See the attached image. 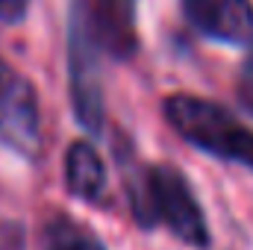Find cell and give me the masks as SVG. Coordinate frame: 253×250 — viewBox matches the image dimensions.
I'll use <instances>...</instances> for the list:
<instances>
[{"instance_id":"1","label":"cell","mask_w":253,"mask_h":250,"mask_svg":"<svg viewBox=\"0 0 253 250\" xmlns=\"http://www.w3.org/2000/svg\"><path fill=\"white\" fill-rule=\"evenodd\" d=\"M126 197L138 227H168L183 245L209 248V224L191 191V183L174 165H150L126 177Z\"/></svg>"},{"instance_id":"2","label":"cell","mask_w":253,"mask_h":250,"mask_svg":"<svg viewBox=\"0 0 253 250\" xmlns=\"http://www.w3.org/2000/svg\"><path fill=\"white\" fill-rule=\"evenodd\" d=\"M165 121L191 147L253 171V129L230 109L194 94H171L162 103Z\"/></svg>"},{"instance_id":"3","label":"cell","mask_w":253,"mask_h":250,"mask_svg":"<svg viewBox=\"0 0 253 250\" xmlns=\"http://www.w3.org/2000/svg\"><path fill=\"white\" fill-rule=\"evenodd\" d=\"M68 27H77L94 47L115 62H126L138 50L135 0H74Z\"/></svg>"},{"instance_id":"4","label":"cell","mask_w":253,"mask_h":250,"mask_svg":"<svg viewBox=\"0 0 253 250\" xmlns=\"http://www.w3.org/2000/svg\"><path fill=\"white\" fill-rule=\"evenodd\" d=\"M106 56L77 27H68V91L71 106L83 129L97 132L103 126V77L100 62Z\"/></svg>"},{"instance_id":"5","label":"cell","mask_w":253,"mask_h":250,"mask_svg":"<svg viewBox=\"0 0 253 250\" xmlns=\"http://www.w3.org/2000/svg\"><path fill=\"white\" fill-rule=\"evenodd\" d=\"M189 24L206 39L221 44L253 42V3L251 0H180Z\"/></svg>"},{"instance_id":"6","label":"cell","mask_w":253,"mask_h":250,"mask_svg":"<svg viewBox=\"0 0 253 250\" xmlns=\"http://www.w3.org/2000/svg\"><path fill=\"white\" fill-rule=\"evenodd\" d=\"M0 141L18 153H30L39 141V97L24 74H18L9 97L0 106Z\"/></svg>"},{"instance_id":"7","label":"cell","mask_w":253,"mask_h":250,"mask_svg":"<svg viewBox=\"0 0 253 250\" xmlns=\"http://www.w3.org/2000/svg\"><path fill=\"white\" fill-rule=\"evenodd\" d=\"M65 186L80 200H100L106 191V165L91 141H74L65 150Z\"/></svg>"},{"instance_id":"8","label":"cell","mask_w":253,"mask_h":250,"mask_svg":"<svg viewBox=\"0 0 253 250\" xmlns=\"http://www.w3.org/2000/svg\"><path fill=\"white\" fill-rule=\"evenodd\" d=\"M42 250H106L94 230L71 215H50L42 227Z\"/></svg>"},{"instance_id":"9","label":"cell","mask_w":253,"mask_h":250,"mask_svg":"<svg viewBox=\"0 0 253 250\" xmlns=\"http://www.w3.org/2000/svg\"><path fill=\"white\" fill-rule=\"evenodd\" d=\"M0 250H27V233L18 221L0 224Z\"/></svg>"},{"instance_id":"10","label":"cell","mask_w":253,"mask_h":250,"mask_svg":"<svg viewBox=\"0 0 253 250\" xmlns=\"http://www.w3.org/2000/svg\"><path fill=\"white\" fill-rule=\"evenodd\" d=\"M239 94H242V103L253 112V42H251V53H248V62L242 68V83H239Z\"/></svg>"},{"instance_id":"11","label":"cell","mask_w":253,"mask_h":250,"mask_svg":"<svg viewBox=\"0 0 253 250\" xmlns=\"http://www.w3.org/2000/svg\"><path fill=\"white\" fill-rule=\"evenodd\" d=\"M27 6H30V0H0V21H6V24L24 21Z\"/></svg>"},{"instance_id":"12","label":"cell","mask_w":253,"mask_h":250,"mask_svg":"<svg viewBox=\"0 0 253 250\" xmlns=\"http://www.w3.org/2000/svg\"><path fill=\"white\" fill-rule=\"evenodd\" d=\"M15 80H18V71H12L9 65L0 59V106H3V100L9 97V91H12Z\"/></svg>"}]
</instances>
